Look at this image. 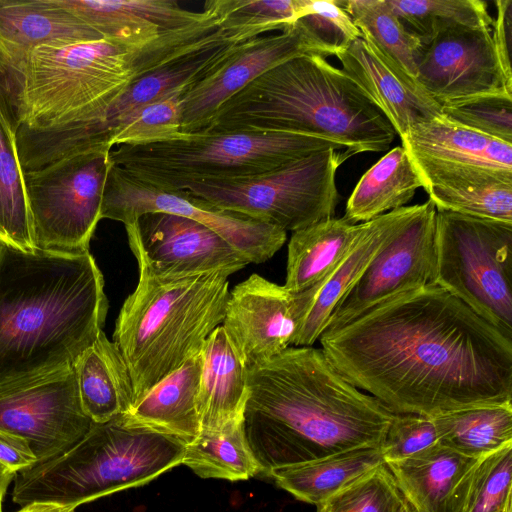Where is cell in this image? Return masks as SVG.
<instances>
[{"mask_svg": "<svg viewBox=\"0 0 512 512\" xmlns=\"http://www.w3.org/2000/svg\"><path fill=\"white\" fill-rule=\"evenodd\" d=\"M332 365L396 414L512 402V339L436 284L318 339Z\"/></svg>", "mask_w": 512, "mask_h": 512, "instance_id": "1", "label": "cell"}, {"mask_svg": "<svg viewBox=\"0 0 512 512\" xmlns=\"http://www.w3.org/2000/svg\"><path fill=\"white\" fill-rule=\"evenodd\" d=\"M247 380L244 430L265 476L351 448L380 446L396 414L311 346L289 347L248 365Z\"/></svg>", "mask_w": 512, "mask_h": 512, "instance_id": "2", "label": "cell"}, {"mask_svg": "<svg viewBox=\"0 0 512 512\" xmlns=\"http://www.w3.org/2000/svg\"><path fill=\"white\" fill-rule=\"evenodd\" d=\"M107 311L89 251L23 252L0 243V392L73 368Z\"/></svg>", "mask_w": 512, "mask_h": 512, "instance_id": "3", "label": "cell"}, {"mask_svg": "<svg viewBox=\"0 0 512 512\" xmlns=\"http://www.w3.org/2000/svg\"><path fill=\"white\" fill-rule=\"evenodd\" d=\"M204 131L301 133L352 155L385 151L396 135L360 87L320 55L295 57L261 74L225 101Z\"/></svg>", "mask_w": 512, "mask_h": 512, "instance_id": "4", "label": "cell"}, {"mask_svg": "<svg viewBox=\"0 0 512 512\" xmlns=\"http://www.w3.org/2000/svg\"><path fill=\"white\" fill-rule=\"evenodd\" d=\"M128 243L139 277L121 307L113 342L129 369L136 402L201 353L224 320L230 291L228 275L222 272L160 276L150 269L137 245Z\"/></svg>", "mask_w": 512, "mask_h": 512, "instance_id": "5", "label": "cell"}, {"mask_svg": "<svg viewBox=\"0 0 512 512\" xmlns=\"http://www.w3.org/2000/svg\"><path fill=\"white\" fill-rule=\"evenodd\" d=\"M186 442L127 424L119 415L92 423L69 449L18 471L12 501L23 507L51 503L77 506L145 485L181 464Z\"/></svg>", "mask_w": 512, "mask_h": 512, "instance_id": "6", "label": "cell"}, {"mask_svg": "<svg viewBox=\"0 0 512 512\" xmlns=\"http://www.w3.org/2000/svg\"><path fill=\"white\" fill-rule=\"evenodd\" d=\"M346 150L330 140L292 132L203 131L142 144H122L111 162L151 187L178 191L191 183L258 175L309 154Z\"/></svg>", "mask_w": 512, "mask_h": 512, "instance_id": "7", "label": "cell"}, {"mask_svg": "<svg viewBox=\"0 0 512 512\" xmlns=\"http://www.w3.org/2000/svg\"><path fill=\"white\" fill-rule=\"evenodd\" d=\"M137 49L108 39L36 48L9 83L19 125L44 129L102 112L139 78Z\"/></svg>", "mask_w": 512, "mask_h": 512, "instance_id": "8", "label": "cell"}, {"mask_svg": "<svg viewBox=\"0 0 512 512\" xmlns=\"http://www.w3.org/2000/svg\"><path fill=\"white\" fill-rule=\"evenodd\" d=\"M350 156L327 149L258 175L195 182L182 190L215 208L294 232L333 217L336 172Z\"/></svg>", "mask_w": 512, "mask_h": 512, "instance_id": "9", "label": "cell"}, {"mask_svg": "<svg viewBox=\"0 0 512 512\" xmlns=\"http://www.w3.org/2000/svg\"><path fill=\"white\" fill-rule=\"evenodd\" d=\"M436 284L512 339V223L436 210Z\"/></svg>", "mask_w": 512, "mask_h": 512, "instance_id": "10", "label": "cell"}, {"mask_svg": "<svg viewBox=\"0 0 512 512\" xmlns=\"http://www.w3.org/2000/svg\"><path fill=\"white\" fill-rule=\"evenodd\" d=\"M110 151L95 149L23 172L36 250L59 254L89 251L101 220Z\"/></svg>", "mask_w": 512, "mask_h": 512, "instance_id": "11", "label": "cell"}, {"mask_svg": "<svg viewBox=\"0 0 512 512\" xmlns=\"http://www.w3.org/2000/svg\"><path fill=\"white\" fill-rule=\"evenodd\" d=\"M151 212L175 214L202 223L223 237L250 263L269 260L286 241V232L278 227L215 208L184 190L165 191L151 187L111 162L101 219L126 225Z\"/></svg>", "mask_w": 512, "mask_h": 512, "instance_id": "12", "label": "cell"}, {"mask_svg": "<svg viewBox=\"0 0 512 512\" xmlns=\"http://www.w3.org/2000/svg\"><path fill=\"white\" fill-rule=\"evenodd\" d=\"M401 141L425 190L512 182V144L467 129L443 115L414 125Z\"/></svg>", "mask_w": 512, "mask_h": 512, "instance_id": "13", "label": "cell"}, {"mask_svg": "<svg viewBox=\"0 0 512 512\" xmlns=\"http://www.w3.org/2000/svg\"><path fill=\"white\" fill-rule=\"evenodd\" d=\"M435 218L436 208L431 200L416 205L409 220L336 306L325 331L341 327L400 294L433 284Z\"/></svg>", "mask_w": 512, "mask_h": 512, "instance_id": "14", "label": "cell"}, {"mask_svg": "<svg viewBox=\"0 0 512 512\" xmlns=\"http://www.w3.org/2000/svg\"><path fill=\"white\" fill-rule=\"evenodd\" d=\"M92 423L81 406L74 368L0 392V430L25 438L37 462L69 449Z\"/></svg>", "mask_w": 512, "mask_h": 512, "instance_id": "15", "label": "cell"}, {"mask_svg": "<svg viewBox=\"0 0 512 512\" xmlns=\"http://www.w3.org/2000/svg\"><path fill=\"white\" fill-rule=\"evenodd\" d=\"M314 293L291 292L256 273L229 292L221 325L247 366L293 345Z\"/></svg>", "mask_w": 512, "mask_h": 512, "instance_id": "16", "label": "cell"}, {"mask_svg": "<svg viewBox=\"0 0 512 512\" xmlns=\"http://www.w3.org/2000/svg\"><path fill=\"white\" fill-rule=\"evenodd\" d=\"M303 55L330 53L299 20L277 34L244 42L225 63L182 94L181 132L204 131L231 96L271 68Z\"/></svg>", "mask_w": 512, "mask_h": 512, "instance_id": "17", "label": "cell"}, {"mask_svg": "<svg viewBox=\"0 0 512 512\" xmlns=\"http://www.w3.org/2000/svg\"><path fill=\"white\" fill-rule=\"evenodd\" d=\"M150 269L165 277L233 274L250 262L218 233L190 218L151 212L124 225Z\"/></svg>", "mask_w": 512, "mask_h": 512, "instance_id": "18", "label": "cell"}, {"mask_svg": "<svg viewBox=\"0 0 512 512\" xmlns=\"http://www.w3.org/2000/svg\"><path fill=\"white\" fill-rule=\"evenodd\" d=\"M492 28L456 27L423 46L416 80L441 107L480 96H512L498 67Z\"/></svg>", "mask_w": 512, "mask_h": 512, "instance_id": "19", "label": "cell"}, {"mask_svg": "<svg viewBox=\"0 0 512 512\" xmlns=\"http://www.w3.org/2000/svg\"><path fill=\"white\" fill-rule=\"evenodd\" d=\"M231 37L187 54L127 86L101 113L86 118L83 130L95 146L113 148L112 135L122 120L170 93L187 89L225 63L244 42Z\"/></svg>", "mask_w": 512, "mask_h": 512, "instance_id": "20", "label": "cell"}, {"mask_svg": "<svg viewBox=\"0 0 512 512\" xmlns=\"http://www.w3.org/2000/svg\"><path fill=\"white\" fill-rule=\"evenodd\" d=\"M335 56L342 70L384 114L400 138L414 125L442 115L441 106L417 80L363 37Z\"/></svg>", "mask_w": 512, "mask_h": 512, "instance_id": "21", "label": "cell"}, {"mask_svg": "<svg viewBox=\"0 0 512 512\" xmlns=\"http://www.w3.org/2000/svg\"><path fill=\"white\" fill-rule=\"evenodd\" d=\"M104 39L58 0H0V61L8 82L20 73L29 54L40 46Z\"/></svg>", "mask_w": 512, "mask_h": 512, "instance_id": "22", "label": "cell"}, {"mask_svg": "<svg viewBox=\"0 0 512 512\" xmlns=\"http://www.w3.org/2000/svg\"><path fill=\"white\" fill-rule=\"evenodd\" d=\"M477 462L436 443L385 464L402 496L418 512H466Z\"/></svg>", "mask_w": 512, "mask_h": 512, "instance_id": "23", "label": "cell"}, {"mask_svg": "<svg viewBox=\"0 0 512 512\" xmlns=\"http://www.w3.org/2000/svg\"><path fill=\"white\" fill-rule=\"evenodd\" d=\"M415 209L416 205L404 206L360 223L349 251L329 275L312 286L315 294L293 342L294 346H312L320 338L336 306Z\"/></svg>", "mask_w": 512, "mask_h": 512, "instance_id": "24", "label": "cell"}, {"mask_svg": "<svg viewBox=\"0 0 512 512\" xmlns=\"http://www.w3.org/2000/svg\"><path fill=\"white\" fill-rule=\"evenodd\" d=\"M108 39L140 48L161 34L194 23L204 16L182 8L175 0H58Z\"/></svg>", "mask_w": 512, "mask_h": 512, "instance_id": "25", "label": "cell"}, {"mask_svg": "<svg viewBox=\"0 0 512 512\" xmlns=\"http://www.w3.org/2000/svg\"><path fill=\"white\" fill-rule=\"evenodd\" d=\"M201 359L197 395L200 433H219L244 421L249 398L247 364L222 325L207 338Z\"/></svg>", "mask_w": 512, "mask_h": 512, "instance_id": "26", "label": "cell"}, {"mask_svg": "<svg viewBox=\"0 0 512 512\" xmlns=\"http://www.w3.org/2000/svg\"><path fill=\"white\" fill-rule=\"evenodd\" d=\"M201 366L199 353L156 383L120 416L127 424L190 442L200 433L197 395Z\"/></svg>", "mask_w": 512, "mask_h": 512, "instance_id": "27", "label": "cell"}, {"mask_svg": "<svg viewBox=\"0 0 512 512\" xmlns=\"http://www.w3.org/2000/svg\"><path fill=\"white\" fill-rule=\"evenodd\" d=\"M73 368L82 409L93 423H105L133 407L129 369L119 348L103 330Z\"/></svg>", "mask_w": 512, "mask_h": 512, "instance_id": "28", "label": "cell"}, {"mask_svg": "<svg viewBox=\"0 0 512 512\" xmlns=\"http://www.w3.org/2000/svg\"><path fill=\"white\" fill-rule=\"evenodd\" d=\"M18 125L6 69L0 61V243L33 252L36 248L16 145Z\"/></svg>", "mask_w": 512, "mask_h": 512, "instance_id": "29", "label": "cell"}, {"mask_svg": "<svg viewBox=\"0 0 512 512\" xmlns=\"http://www.w3.org/2000/svg\"><path fill=\"white\" fill-rule=\"evenodd\" d=\"M383 463L380 446L366 445L275 468L268 477L296 499L317 507Z\"/></svg>", "mask_w": 512, "mask_h": 512, "instance_id": "30", "label": "cell"}, {"mask_svg": "<svg viewBox=\"0 0 512 512\" xmlns=\"http://www.w3.org/2000/svg\"><path fill=\"white\" fill-rule=\"evenodd\" d=\"M359 228L360 223L331 217L294 231L288 243L283 286L302 292L321 282L349 251Z\"/></svg>", "mask_w": 512, "mask_h": 512, "instance_id": "31", "label": "cell"}, {"mask_svg": "<svg viewBox=\"0 0 512 512\" xmlns=\"http://www.w3.org/2000/svg\"><path fill=\"white\" fill-rule=\"evenodd\" d=\"M420 187L422 181L410 156L403 146H397L362 175L343 217L353 224L370 221L404 207Z\"/></svg>", "mask_w": 512, "mask_h": 512, "instance_id": "32", "label": "cell"}, {"mask_svg": "<svg viewBox=\"0 0 512 512\" xmlns=\"http://www.w3.org/2000/svg\"><path fill=\"white\" fill-rule=\"evenodd\" d=\"M433 418L438 443L479 459L512 444V402L474 406Z\"/></svg>", "mask_w": 512, "mask_h": 512, "instance_id": "33", "label": "cell"}, {"mask_svg": "<svg viewBox=\"0 0 512 512\" xmlns=\"http://www.w3.org/2000/svg\"><path fill=\"white\" fill-rule=\"evenodd\" d=\"M181 464L201 478L247 480L262 474L244 430V421L219 433H199L186 443Z\"/></svg>", "mask_w": 512, "mask_h": 512, "instance_id": "34", "label": "cell"}, {"mask_svg": "<svg viewBox=\"0 0 512 512\" xmlns=\"http://www.w3.org/2000/svg\"><path fill=\"white\" fill-rule=\"evenodd\" d=\"M359 29L388 60L416 80L422 43L411 34L387 0H338Z\"/></svg>", "mask_w": 512, "mask_h": 512, "instance_id": "35", "label": "cell"}, {"mask_svg": "<svg viewBox=\"0 0 512 512\" xmlns=\"http://www.w3.org/2000/svg\"><path fill=\"white\" fill-rule=\"evenodd\" d=\"M405 28L422 45L456 27L492 28L493 19L481 0H387Z\"/></svg>", "mask_w": 512, "mask_h": 512, "instance_id": "36", "label": "cell"}, {"mask_svg": "<svg viewBox=\"0 0 512 512\" xmlns=\"http://www.w3.org/2000/svg\"><path fill=\"white\" fill-rule=\"evenodd\" d=\"M436 210L512 223V182H493L425 190Z\"/></svg>", "mask_w": 512, "mask_h": 512, "instance_id": "37", "label": "cell"}, {"mask_svg": "<svg viewBox=\"0 0 512 512\" xmlns=\"http://www.w3.org/2000/svg\"><path fill=\"white\" fill-rule=\"evenodd\" d=\"M185 90L151 102L122 120L112 135V147L150 143L181 134V96Z\"/></svg>", "mask_w": 512, "mask_h": 512, "instance_id": "38", "label": "cell"}, {"mask_svg": "<svg viewBox=\"0 0 512 512\" xmlns=\"http://www.w3.org/2000/svg\"><path fill=\"white\" fill-rule=\"evenodd\" d=\"M403 496L385 463L346 486L327 502L330 512H400Z\"/></svg>", "mask_w": 512, "mask_h": 512, "instance_id": "39", "label": "cell"}, {"mask_svg": "<svg viewBox=\"0 0 512 512\" xmlns=\"http://www.w3.org/2000/svg\"><path fill=\"white\" fill-rule=\"evenodd\" d=\"M512 444L478 459L466 512H501L512 501Z\"/></svg>", "mask_w": 512, "mask_h": 512, "instance_id": "40", "label": "cell"}, {"mask_svg": "<svg viewBox=\"0 0 512 512\" xmlns=\"http://www.w3.org/2000/svg\"><path fill=\"white\" fill-rule=\"evenodd\" d=\"M448 120L512 144V96L492 94L441 107Z\"/></svg>", "mask_w": 512, "mask_h": 512, "instance_id": "41", "label": "cell"}, {"mask_svg": "<svg viewBox=\"0 0 512 512\" xmlns=\"http://www.w3.org/2000/svg\"><path fill=\"white\" fill-rule=\"evenodd\" d=\"M297 20L304 24L330 55L346 50L361 36L338 0H298Z\"/></svg>", "mask_w": 512, "mask_h": 512, "instance_id": "42", "label": "cell"}, {"mask_svg": "<svg viewBox=\"0 0 512 512\" xmlns=\"http://www.w3.org/2000/svg\"><path fill=\"white\" fill-rule=\"evenodd\" d=\"M219 15L237 26L283 31L296 22L298 0H214Z\"/></svg>", "mask_w": 512, "mask_h": 512, "instance_id": "43", "label": "cell"}, {"mask_svg": "<svg viewBox=\"0 0 512 512\" xmlns=\"http://www.w3.org/2000/svg\"><path fill=\"white\" fill-rule=\"evenodd\" d=\"M438 443L432 417L395 414L380 445L384 463L407 458Z\"/></svg>", "mask_w": 512, "mask_h": 512, "instance_id": "44", "label": "cell"}, {"mask_svg": "<svg viewBox=\"0 0 512 512\" xmlns=\"http://www.w3.org/2000/svg\"><path fill=\"white\" fill-rule=\"evenodd\" d=\"M496 18L492 23V43L495 58L506 86L512 90L511 41H512V0H497Z\"/></svg>", "mask_w": 512, "mask_h": 512, "instance_id": "45", "label": "cell"}, {"mask_svg": "<svg viewBox=\"0 0 512 512\" xmlns=\"http://www.w3.org/2000/svg\"><path fill=\"white\" fill-rule=\"evenodd\" d=\"M36 462L37 458L25 438L0 430V464L17 473Z\"/></svg>", "mask_w": 512, "mask_h": 512, "instance_id": "46", "label": "cell"}, {"mask_svg": "<svg viewBox=\"0 0 512 512\" xmlns=\"http://www.w3.org/2000/svg\"><path fill=\"white\" fill-rule=\"evenodd\" d=\"M15 512H75V509L51 503H32Z\"/></svg>", "mask_w": 512, "mask_h": 512, "instance_id": "47", "label": "cell"}, {"mask_svg": "<svg viewBox=\"0 0 512 512\" xmlns=\"http://www.w3.org/2000/svg\"><path fill=\"white\" fill-rule=\"evenodd\" d=\"M16 473L0 464V512H2V503L9 485L13 482Z\"/></svg>", "mask_w": 512, "mask_h": 512, "instance_id": "48", "label": "cell"}, {"mask_svg": "<svg viewBox=\"0 0 512 512\" xmlns=\"http://www.w3.org/2000/svg\"><path fill=\"white\" fill-rule=\"evenodd\" d=\"M400 512H418L416 508L403 497V503Z\"/></svg>", "mask_w": 512, "mask_h": 512, "instance_id": "49", "label": "cell"}, {"mask_svg": "<svg viewBox=\"0 0 512 512\" xmlns=\"http://www.w3.org/2000/svg\"><path fill=\"white\" fill-rule=\"evenodd\" d=\"M317 512H330L326 504L317 506Z\"/></svg>", "mask_w": 512, "mask_h": 512, "instance_id": "50", "label": "cell"}, {"mask_svg": "<svg viewBox=\"0 0 512 512\" xmlns=\"http://www.w3.org/2000/svg\"><path fill=\"white\" fill-rule=\"evenodd\" d=\"M501 512H512V501L509 502Z\"/></svg>", "mask_w": 512, "mask_h": 512, "instance_id": "51", "label": "cell"}]
</instances>
